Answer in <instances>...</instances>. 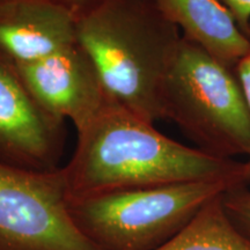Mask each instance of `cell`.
<instances>
[{
	"label": "cell",
	"mask_w": 250,
	"mask_h": 250,
	"mask_svg": "<svg viewBox=\"0 0 250 250\" xmlns=\"http://www.w3.org/2000/svg\"><path fill=\"white\" fill-rule=\"evenodd\" d=\"M224 196L206 203L182 230L156 250H250V239L228 215Z\"/></svg>",
	"instance_id": "obj_10"
},
{
	"label": "cell",
	"mask_w": 250,
	"mask_h": 250,
	"mask_svg": "<svg viewBox=\"0 0 250 250\" xmlns=\"http://www.w3.org/2000/svg\"><path fill=\"white\" fill-rule=\"evenodd\" d=\"M0 250H100L72 221L62 167L37 171L0 162Z\"/></svg>",
	"instance_id": "obj_5"
},
{
	"label": "cell",
	"mask_w": 250,
	"mask_h": 250,
	"mask_svg": "<svg viewBox=\"0 0 250 250\" xmlns=\"http://www.w3.org/2000/svg\"><path fill=\"white\" fill-rule=\"evenodd\" d=\"M245 184L242 176H232L68 198V212L100 250H156L206 203Z\"/></svg>",
	"instance_id": "obj_3"
},
{
	"label": "cell",
	"mask_w": 250,
	"mask_h": 250,
	"mask_svg": "<svg viewBox=\"0 0 250 250\" xmlns=\"http://www.w3.org/2000/svg\"><path fill=\"white\" fill-rule=\"evenodd\" d=\"M66 9L74 18L80 19L101 4L104 0H42Z\"/></svg>",
	"instance_id": "obj_13"
},
{
	"label": "cell",
	"mask_w": 250,
	"mask_h": 250,
	"mask_svg": "<svg viewBox=\"0 0 250 250\" xmlns=\"http://www.w3.org/2000/svg\"><path fill=\"white\" fill-rule=\"evenodd\" d=\"M29 95L46 114L83 129L111 101L92 59L78 44L40 61L13 65Z\"/></svg>",
	"instance_id": "obj_6"
},
{
	"label": "cell",
	"mask_w": 250,
	"mask_h": 250,
	"mask_svg": "<svg viewBox=\"0 0 250 250\" xmlns=\"http://www.w3.org/2000/svg\"><path fill=\"white\" fill-rule=\"evenodd\" d=\"M224 204L233 223L250 239V186H241L224 196Z\"/></svg>",
	"instance_id": "obj_11"
},
{
	"label": "cell",
	"mask_w": 250,
	"mask_h": 250,
	"mask_svg": "<svg viewBox=\"0 0 250 250\" xmlns=\"http://www.w3.org/2000/svg\"><path fill=\"white\" fill-rule=\"evenodd\" d=\"M247 35H248L250 41V27L248 31H247ZM234 71H235L237 79L240 81V85H241L247 104H248V107L250 109V44L248 50L246 51V54L242 56V58L240 59L239 62H237ZM243 170H245L247 186H250V158L247 159V161L243 162Z\"/></svg>",
	"instance_id": "obj_12"
},
{
	"label": "cell",
	"mask_w": 250,
	"mask_h": 250,
	"mask_svg": "<svg viewBox=\"0 0 250 250\" xmlns=\"http://www.w3.org/2000/svg\"><path fill=\"white\" fill-rule=\"evenodd\" d=\"M182 36L235 68L250 41L220 0H153Z\"/></svg>",
	"instance_id": "obj_9"
},
{
	"label": "cell",
	"mask_w": 250,
	"mask_h": 250,
	"mask_svg": "<svg viewBox=\"0 0 250 250\" xmlns=\"http://www.w3.org/2000/svg\"><path fill=\"white\" fill-rule=\"evenodd\" d=\"M229 9L237 24L247 34L250 27V0H220Z\"/></svg>",
	"instance_id": "obj_14"
},
{
	"label": "cell",
	"mask_w": 250,
	"mask_h": 250,
	"mask_svg": "<svg viewBox=\"0 0 250 250\" xmlns=\"http://www.w3.org/2000/svg\"><path fill=\"white\" fill-rule=\"evenodd\" d=\"M62 169L68 198L232 176L246 181L243 162L183 145L112 100L77 131L73 155Z\"/></svg>",
	"instance_id": "obj_1"
},
{
	"label": "cell",
	"mask_w": 250,
	"mask_h": 250,
	"mask_svg": "<svg viewBox=\"0 0 250 250\" xmlns=\"http://www.w3.org/2000/svg\"><path fill=\"white\" fill-rule=\"evenodd\" d=\"M66 122L46 114L19 79L13 65L0 58V162L24 169L62 167Z\"/></svg>",
	"instance_id": "obj_7"
},
{
	"label": "cell",
	"mask_w": 250,
	"mask_h": 250,
	"mask_svg": "<svg viewBox=\"0 0 250 250\" xmlns=\"http://www.w3.org/2000/svg\"><path fill=\"white\" fill-rule=\"evenodd\" d=\"M77 19L42 0H0V58L28 64L76 45Z\"/></svg>",
	"instance_id": "obj_8"
},
{
	"label": "cell",
	"mask_w": 250,
	"mask_h": 250,
	"mask_svg": "<svg viewBox=\"0 0 250 250\" xmlns=\"http://www.w3.org/2000/svg\"><path fill=\"white\" fill-rule=\"evenodd\" d=\"M77 39L112 101L165 120L164 86L182 34L153 0H104L78 19Z\"/></svg>",
	"instance_id": "obj_2"
},
{
	"label": "cell",
	"mask_w": 250,
	"mask_h": 250,
	"mask_svg": "<svg viewBox=\"0 0 250 250\" xmlns=\"http://www.w3.org/2000/svg\"><path fill=\"white\" fill-rule=\"evenodd\" d=\"M165 120L213 156L250 158V109L235 71L182 36L162 94Z\"/></svg>",
	"instance_id": "obj_4"
}]
</instances>
